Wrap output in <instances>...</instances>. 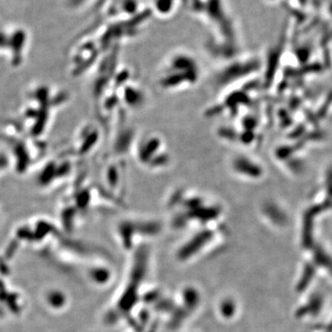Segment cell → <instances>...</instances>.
<instances>
[{
    "instance_id": "2",
    "label": "cell",
    "mask_w": 332,
    "mask_h": 332,
    "mask_svg": "<svg viewBox=\"0 0 332 332\" xmlns=\"http://www.w3.org/2000/svg\"><path fill=\"white\" fill-rule=\"evenodd\" d=\"M138 163L150 171L163 170L171 164V154L164 138L156 133L141 137L136 145Z\"/></svg>"
},
{
    "instance_id": "1",
    "label": "cell",
    "mask_w": 332,
    "mask_h": 332,
    "mask_svg": "<svg viewBox=\"0 0 332 332\" xmlns=\"http://www.w3.org/2000/svg\"><path fill=\"white\" fill-rule=\"evenodd\" d=\"M201 77V68L196 58L188 52L179 51L166 58L158 77L159 86L167 91H182L194 87Z\"/></svg>"
},
{
    "instance_id": "3",
    "label": "cell",
    "mask_w": 332,
    "mask_h": 332,
    "mask_svg": "<svg viewBox=\"0 0 332 332\" xmlns=\"http://www.w3.org/2000/svg\"><path fill=\"white\" fill-rule=\"evenodd\" d=\"M230 169L236 177L247 181H258L264 174L258 160L247 154H237L231 159Z\"/></svg>"
}]
</instances>
